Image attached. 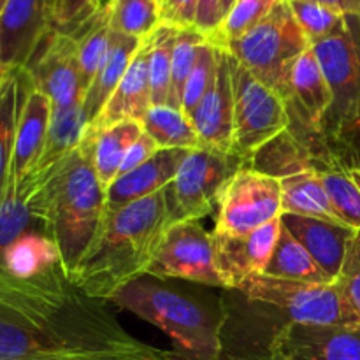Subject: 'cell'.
<instances>
[{
	"label": "cell",
	"instance_id": "f6af8a7d",
	"mask_svg": "<svg viewBox=\"0 0 360 360\" xmlns=\"http://www.w3.org/2000/svg\"><path fill=\"white\" fill-rule=\"evenodd\" d=\"M348 174H350V178L354 179L355 185H357L359 188H360V167H352V169H348Z\"/></svg>",
	"mask_w": 360,
	"mask_h": 360
},
{
	"label": "cell",
	"instance_id": "60d3db41",
	"mask_svg": "<svg viewBox=\"0 0 360 360\" xmlns=\"http://www.w3.org/2000/svg\"><path fill=\"white\" fill-rule=\"evenodd\" d=\"M326 141L343 167H360V118L343 123Z\"/></svg>",
	"mask_w": 360,
	"mask_h": 360
},
{
	"label": "cell",
	"instance_id": "ffe728a7",
	"mask_svg": "<svg viewBox=\"0 0 360 360\" xmlns=\"http://www.w3.org/2000/svg\"><path fill=\"white\" fill-rule=\"evenodd\" d=\"M190 150H158L153 158L141 167L118 176L105 190V211H115L123 206L162 192L172 183Z\"/></svg>",
	"mask_w": 360,
	"mask_h": 360
},
{
	"label": "cell",
	"instance_id": "6da1fadb",
	"mask_svg": "<svg viewBox=\"0 0 360 360\" xmlns=\"http://www.w3.org/2000/svg\"><path fill=\"white\" fill-rule=\"evenodd\" d=\"M95 134L53 165L39 181L20 190L35 221L56 243L63 274L69 276L90 248L105 213V190L94 169Z\"/></svg>",
	"mask_w": 360,
	"mask_h": 360
},
{
	"label": "cell",
	"instance_id": "2e32d148",
	"mask_svg": "<svg viewBox=\"0 0 360 360\" xmlns=\"http://www.w3.org/2000/svg\"><path fill=\"white\" fill-rule=\"evenodd\" d=\"M14 74L20 88V108H18L16 132H14L13 158L7 174L16 179L20 188L21 181L32 171L44 146L49 120H51V102L30 83L25 70H18Z\"/></svg>",
	"mask_w": 360,
	"mask_h": 360
},
{
	"label": "cell",
	"instance_id": "603a6c76",
	"mask_svg": "<svg viewBox=\"0 0 360 360\" xmlns=\"http://www.w3.org/2000/svg\"><path fill=\"white\" fill-rule=\"evenodd\" d=\"M86 130L88 120L81 109V102L65 105V108H51V120H49L44 146H42L35 165L28 172L27 178L21 181L18 190H23L25 186L39 181L53 165H56L67 155L72 153L83 143Z\"/></svg>",
	"mask_w": 360,
	"mask_h": 360
},
{
	"label": "cell",
	"instance_id": "bcb514c9",
	"mask_svg": "<svg viewBox=\"0 0 360 360\" xmlns=\"http://www.w3.org/2000/svg\"><path fill=\"white\" fill-rule=\"evenodd\" d=\"M9 76H11V74L7 72L6 69H4L2 62H0V90H2V86H4V84H6V81L9 79Z\"/></svg>",
	"mask_w": 360,
	"mask_h": 360
},
{
	"label": "cell",
	"instance_id": "44dd1931",
	"mask_svg": "<svg viewBox=\"0 0 360 360\" xmlns=\"http://www.w3.org/2000/svg\"><path fill=\"white\" fill-rule=\"evenodd\" d=\"M281 224L308 250L320 269L333 281L336 280L343 266L348 241L357 229L290 213L281 214Z\"/></svg>",
	"mask_w": 360,
	"mask_h": 360
},
{
	"label": "cell",
	"instance_id": "d6a6232c",
	"mask_svg": "<svg viewBox=\"0 0 360 360\" xmlns=\"http://www.w3.org/2000/svg\"><path fill=\"white\" fill-rule=\"evenodd\" d=\"M327 190L334 213L345 225L360 229V188L348 174V169L340 162L326 165L319 171Z\"/></svg>",
	"mask_w": 360,
	"mask_h": 360
},
{
	"label": "cell",
	"instance_id": "74e56055",
	"mask_svg": "<svg viewBox=\"0 0 360 360\" xmlns=\"http://www.w3.org/2000/svg\"><path fill=\"white\" fill-rule=\"evenodd\" d=\"M18 108H20V88L16 74H11L6 81L0 97V186L9 172L13 158L14 132H16Z\"/></svg>",
	"mask_w": 360,
	"mask_h": 360
},
{
	"label": "cell",
	"instance_id": "836d02e7",
	"mask_svg": "<svg viewBox=\"0 0 360 360\" xmlns=\"http://www.w3.org/2000/svg\"><path fill=\"white\" fill-rule=\"evenodd\" d=\"M278 2L280 0H236L225 13L220 27L207 41L218 48H225L257 27Z\"/></svg>",
	"mask_w": 360,
	"mask_h": 360
},
{
	"label": "cell",
	"instance_id": "f35d334b",
	"mask_svg": "<svg viewBox=\"0 0 360 360\" xmlns=\"http://www.w3.org/2000/svg\"><path fill=\"white\" fill-rule=\"evenodd\" d=\"M51 30L74 34L108 0H46Z\"/></svg>",
	"mask_w": 360,
	"mask_h": 360
},
{
	"label": "cell",
	"instance_id": "52a82bcc",
	"mask_svg": "<svg viewBox=\"0 0 360 360\" xmlns=\"http://www.w3.org/2000/svg\"><path fill=\"white\" fill-rule=\"evenodd\" d=\"M241 292L250 301L274 306L294 323L360 327L336 283H306L259 274L243 285Z\"/></svg>",
	"mask_w": 360,
	"mask_h": 360
},
{
	"label": "cell",
	"instance_id": "b9f144b4",
	"mask_svg": "<svg viewBox=\"0 0 360 360\" xmlns=\"http://www.w3.org/2000/svg\"><path fill=\"white\" fill-rule=\"evenodd\" d=\"M158 150H160V148L157 146V143H155V141L151 139L146 132H143L139 136V139H137L136 143L130 146V150L127 151L125 158H123V162H122V167H120L118 176L127 174V172L134 171V169H137V167H141L143 164H146L150 158H153L155 155H157Z\"/></svg>",
	"mask_w": 360,
	"mask_h": 360
},
{
	"label": "cell",
	"instance_id": "8d00e7d4",
	"mask_svg": "<svg viewBox=\"0 0 360 360\" xmlns=\"http://www.w3.org/2000/svg\"><path fill=\"white\" fill-rule=\"evenodd\" d=\"M218 72V46L213 42L206 41L200 44L199 51H197L195 65H193L192 72H190L188 81H186L185 94H183V105L181 111L186 116H192L197 105L204 98L211 86L214 83V77Z\"/></svg>",
	"mask_w": 360,
	"mask_h": 360
},
{
	"label": "cell",
	"instance_id": "681fc988",
	"mask_svg": "<svg viewBox=\"0 0 360 360\" xmlns=\"http://www.w3.org/2000/svg\"><path fill=\"white\" fill-rule=\"evenodd\" d=\"M2 90H4V86H2ZM2 90H0V97H2Z\"/></svg>",
	"mask_w": 360,
	"mask_h": 360
},
{
	"label": "cell",
	"instance_id": "4316f807",
	"mask_svg": "<svg viewBox=\"0 0 360 360\" xmlns=\"http://www.w3.org/2000/svg\"><path fill=\"white\" fill-rule=\"evenodd\" d=\"M143 123L127 120L95 134L94 169L102 188L108 190L118 178L127 151L143 134Z\"/></svg>",
	"mask_w": 360,
	"mask_h": 360
},
{
	"label": "cell",
	"instance_id": "30bf717a",
	"mask_svg": "<svg viewBox=\"0 0 360 360\" xmlns=\"http://www.w3.org/2000/svg\"><path fill=\"white\" fill-rule=\"evenodd\" d=\"M148 276L179 278L210 287H224L214 264L213 232H207L199 220L169 225Z\"/></svg>",
	"mask_w": 360,
	"mask_h": 360
},
{
	"label": "cell",
	"instance_id": "5b68a950",
	"mask_svg": "<svg viewBox=\"0 0 360 360\" xmlns=\"http://www.w3.org/2000/svg\"><path fill=\"white\" fill-rule=\"evenodd\" d=\"M229 58L234 91V153L250 162L260 148L290 129V109L283 95L260 83L231 53Z\"/></svg>",
	"mask_w": 360,
	"mask_h": 360
},
{
	"label": "cell",
	"instance_id": "e0dca14e",
	"mask_svg": "<svg viewBox=\"0 0 360 360\" xmlns=\"http://www.w3.org/2000/svg\"><path fill=\"white\" fill-rule=\"evenodd\" d=\"M202 146L234 153V91L231 58L218 48V72L213 86L190 116Z\"/></svg>",
	"mask_w": 360,
	"mask_h": 360
},
{
	"label": "cell",
	"instance_id": "ab89813d",
	"mask_svg": "<svg viewBox=\"0 0 360 360\" xmlns=\"http://www.w3.org/2000/svg\"><path fill=\"white\" fill-rule=\"evenodd\" d=\"M345 302L360 322V229L354 232L347 246L343 266L334 280Z\"/></svg>",
	"mask_w": 360,
	"mask_h": 360
},
{
	"label": "cell",
	"instance_id": "484cf974",
	"mask_svg": "<svg viewBox=\"0 0 360 360\" xmlns=\"http://www.w3.org/2000/svg\"><path fill=\"white\" fill-rule=\"evenodd\" d=\"M280 185L283 213L345 225L338 218V214L334 213L333 204H330L326 186L320 179L319 171L309 169V171L285 176V178L280 179Z\"/></svg>",
	"mask_w": 360,
	"mask_h": 360
},
{
	"label": "cell",
	"instance_id": "8992f818",
	"mask_svg": "<svg viewBox=\"0 0 360 360\" xmlns=\"http://www.w3.org/2000/svg\"><path fill=\"white\" fill-rule=\"evenodd\" d=\"M245 165L248 162L238 153L207 146L190 150L176 178L164 188L169 224L200 220L213 213L224 183Z\"/></svg>",
	"mask_w": 360,
	"mask_h": 360
},
{
	"label": "cell",
	"instance_id": "f546056e",
	"mask_svg": "<svg viewBox=\"0 0 360 360\" xmlns=\"http://www.w3.org/2000/svg\"><path fill=\"white\" fill-rule=\"evenodd\" d=\"M141 123L160 150H197L202 146L190 116L171 105H151Z\"/></svg>",
	"mask_w": 360,
	"mask_h": 360
},
{
	"label": "cell",
	"instance_id": "83f0119b",
	"mask_svg": "<svg viewBox=\"0 0 360 360\" xmlns=\"http://www.w3.org/2000/svg\"><path fill=\"white\" fill-rule=\"evenodd\" d=\"M266 276L280 278L288 281H306V283H334L315 262L308 250L281 225L276 246L273 250Z\"/></svg>",
	"mask_w": 360,
	"mask_h": 360
},
{
	"label": "cell",
	"instance_id": "7402d4cb",
	"mask_svg": "<svg viewBox=\"0 0 360 360\" xmlns=\"http://www.w3.org/2000/svg\"><path fill=\"white\" fill-rule=\"evenodd\" d=\"M179 352H167L150 347L136 340L120 327L112 326L98 336L63 348V350L42 354L27 360H181Z\"/></svg>",
	"mask_w": 360,
	"mask_h": 360
},
{
	"label": "cell",
	"instance_id": "7a4b0ae2",
	"mask_svg": "<svg viewBox=\"0 0 360 360\" xmlns=\"http://www.w3.org/2000/svg\"><path fill=\"white\" fill-rule=\"evenodd\" d=\"M165 193L105 211L97 236L69 276L88 299H109L148 274L169 227Z\"/></svg>",
	"mask_w": 360,
	"mask_h": 360
},
{
	"label": "cell",
	"instance_id": "7dc6e473",
	"mask_svg": "<svg viewBox=\"0 0 360 360\" xmlns=\"http://www.w3.org/2000/svg\"><path fill=\"white\" fill-rule=\"evenodd\" d=\"M234 2L236 0H221V11H224V16H225V13L229 11V7H231ZM221 20H224V18H221Z\"/></svg>",
	"mask_w": 360,
	"mask_h": 360
},
{
	"label": "cell",
	"instance_id": "8fae6325",
	"mask_svg": "<svg viewBox=\"0 0 360 360\" xmlns=\"http://www.w3.org/2000/svg\"><path fill=\"white\" fill-rule=\"evenodd\" d=\"M109 322L84 320L55 326L49 319L0 315V360H27L84 343L111 329Z\"/></svg>",
	"mask_w": 360,
	"mask_h": 360
},
{
	"label": "cell",
	"instance_id": "c3c4849f",
	"mask_svg": "<svg viewBox=\"0 0 360 360\" xmlns=\"http://www.w3.org/2000/svg\"><path fill=\"white\" fill-rule=\"evenodd\" d=\"M6 2H7V0H0V11H2V7L6 6Z\"/></svg>",
	"mask_w": 360,
	"mask_h": 360
},
{
	"label": "cell",
	"instance_id": "d4e9b609",
	"mask_svg": "<svg viewBox=\"0 0 360 360\" xmlns=\"http://www.w3.org/2000/svg\"><path fill=\"white\" fill-rule=\"evenodd\" d=\"M0 266L9 276L28 281L46 276L55 267L62 269V259L58 246L48 234L28 231L4 250Z\"/></svg>",
	"mask_w": 360,
	"mask_h": 360
},
{
	"label": "cell",
	"instance_id": "7bdbcfd3",
	"mask_svg": "<svg viewBox=\"0 0 360 360\" xmlns=\"http://www.w3.org/2000/svg\"><path fill=\"white\" fill-rule=\"evenodd\" d=\"M224 11H221V0H199L197 7V21L195 28L207 39L217 32L220 27Z\"/></svg>",
	"mask_w": 360,
	"mask_h": 360
},
{
	"label": "cell",
	"instance_id": "5bb4252c",
	"mask_svg": "<svg viewBox=\"0 0 360 360\" xmlns=\"http://www.w3.org/2000/svg\"><path fill=\"white\" fill-rule=\"evenodd\" d=\"M281 217L246 236L213 232L214 264L225 288H238L264 274L281 231Z\"/></svg>",
	"mask_w": 360,
	"mask_h": 360
},
{
	"label": "cell",
	"instance_id": "ac0fdd59",
	"mask_svg": "<svg viewBox=\"0 0 360 360\" xmlns=\"http://www.w3.org/2000/svg\"><path fill=\"white\" fill-rule=\"evenodd\" d=\"M288 108L294 105L295 118L308 134H322L323 120L333 105V91L322 72L313 48L302 53L290 69Z\"/></svg>",
	"mask_w": 360,
	"mask_h": 360
},
{
	"label": "cell",
	"instance_id": "9c48e42d",
	"mask_svg": "<svg viewBox=\"0 0 360 360\" xmlns=\"http://www.w3.org/2000/svg\"><path fill=\"white\" fill-rule=\"evenodd\" d=\"M283 214L280 179L245 165L221 186L217 200V234L246 236Z\"/></svg>",
	"mask_w": 360,
	"mask_h": 360
},
{
	"label": "cell",
	"instance_id": "cb8c5ba5",
	"mask_svg": "<svg viewBox=\"0 0 360 360\" xmlns=\"http://www.w3.org/2000/svg\"><path fill=\"white\" fill-rule=\"evenodd\" d=\"M143 41L144 39L112 32L108 56H105L97 76L94 77L91 84L84 91L83 98H81V109L86 116L88 125L95 122V118L101 115L111 95L115 94L120 81L123 79L127 69L132 63L134 56L139 51Z\"/></svg>",
	"mask_w": 360,
	"mask_h": 360
},
{
	"label": "cell",
	"instance_id": "e575fe53",
	"mask_svg": "<svg viewBox=\"0 0 360 360\" xmlns=\"http://www.w3.org/2000/svg\"><path fill=\"white\" fill-rule=\"evenodd\" d=\"M207 37L200 34L197 28H183L178 32L172 51V72H171V90H169V105L181 111L183 94H185L186 81L197 60V51L200 44L206 42Z\"/></svg>",
	"mask_w": 360,
	"mask_h": 360
},
{
	"label": "cell",
	"instance_id": "f1b7e54d",
	"mask_svg": "<svg viewBox=\"0 0 360 360\" xmlns=\"http://www.w3.org/2000/svg\"><path fill=\"white\" fill-rule=\"evenodd\" d=\"M72 35L77 46V60H79V76L83 95L90 86L94 77L101 70L109 44H111V18H109L108 4L101 7L90 20L84 21Z\"/></svg>",
	"mask_w": 360,
	"mask_h": 360
},
{
	"label": "cell",
	"instance_id": "4dcf8cb0",
	"mask_svg": "<svg viewBox=\"0 0 360 360\" xmlns=\"http://www.w3.org/2000/svg\"><path fill=\"white\" fill-rule=\"evenodd\" d=\"M179 28L162 23L151 34L150 60H148V76H150L151 104L169 105V90H171L172 51L178 37Z\"/></svg>",
	"mask_w": 360,
	"mask_h": 360
},
{
	"label": "cell",
	"instance_id": "3957f363",
	"mask_svg": "<svg viewBox=\"0 0 360 360\" xmlns=\"http://www.w3.org/2000/svg\"><path fill=\"white\" fill-rule=\"evenodd\" d=\"M167 334L192 360H224L221 323L197 302L150 281H134L111 299Z\"/></svg>",
	"mask_w": 360,
	"mask_h": 360
},
{
	"label": "cell",
	"instance_id": "1f68e13d",
	"mask_svg": "<svg viewBox=\"0 0 360 360\" xmlns=\"http://www.w3.org/2000/svg\"><path fill=\"white\" fill-rule=\"evenodd\" d=\"M112 32L146 39L162 25L160 0H108Z\"/></svg>",
	"mask_w": 360,
	"mask_h": 360
},
{
	"label": "cell",
	"instance_id": "277c9868",
	"mask_svg": "<svg viewBox=\"0 0 360 360\" xmlns=\"http://www.w3.org/2000/svg\"><path fill=\"white\" fill-rule=\"evenodd\" d=\"M309 48L311 44L288 2L280 0L257 27L221 49L231 53L260 83L288 98L292 65Z\"/></svg>",
	"mask_w": 360,
	"mask_h": 360
},
{
	"label": "cell",
	"instance_id": "d6986e66",
	"mask_svg": "<svg viewBox=\"0 0 360 360\" xmlns=\"http://www.w3.org/2000/svg\"><path fill=\"white\" fill-rule=\"evenodd\" d=\"M151 49V35L146 37L141 44L139 51L134 56L132 63L127 69L125 76L120 81L118 88L101 115L95 118L88 130L91 132H101L109 129L120 122L134 120V122H143L146 112L150 111L151 104V90H150V76H148V60H150Z\"/></svg>",
	"mask_w": 360,
	"mask_h": 360
},
{
	"label": "cell",
	"instance_id": "4fadbf2b",
	"mask_svg": "<svg viewBox=\"0 0 360 360\" xmlns=\"http://www.w3.org/2000/svg\"><path fill=\"white\" fill-rule=\"evenodd\" d=\"M30 83L51 102V108L79 104L83 86L76 39L49 30L25 69Z\"/></svg>",
	"mask_w": 360,
	"mask_h": 360
},
{
	"label": "cell",
	"instance_id": "7c38bea8",
	"mask_svg": "<svg viewBox=\"0 0 360 360\" xmlns=\"http://www.w3.org/2000/svg\"><path fill=\"white\" fill-rule=\"evenodd\" d=\"M264 360H360V327L287 322L269 341Z\"/></svg>",
	"mask_w": 360,
	"mask_h": 360
},
{
	"label": "cell",
	"instance_id": "d590c367",
	"mask_svg": "<svg viewBox=\"0 0 360 360\" xmlns=\"http://www.w3.org/2000/svg\"><path fill=\"white\" fill-rule=\"evenodd\" d=\"M287 2L311 46L338 34L347 23V16L343 13L323 4L313 0H287Z\"/></svg>",
	"mask_w": 360,
	"mask_h": 360
},
{
	"label": "cell",
	"instance_id": "ba28073f",
	"mask_svg": "<svg viewBox=\"0 0 360 360\" xmlns=\"http://www.w3.org/2000/svg\"><path fill=\"white\" fill-rule=\"evenodd\" d=\"M311 48L333 91L322 125V136L329 139L343 123L360 118V16H347L338 34Z\"/></svg>",
	"mask_w": 360,
	"mask_h": 360
},
{
	"label": "cell",
	"instance_id": "ee69618b",
	"mask_svg": "<svg viewBox=\"0 0 360 360\" xmlns=\"http://www.w3.org/2000/svg\"><path fill=\"white\" fill-rule=\"evenodd\" d=\"M340 11L345 16H360V0H313Z\"/></svg>",
	"mask_w": 360,
	"mask_h": 360
},
{
	"label": "cell",
	"instance_id": "9a60e30c",
	"mask_svg": "<svg viewBox=\"0 0 360 360\" xmlns=\"http://www.w3.org/2000/svg\"><path fill=\"white\" fill-rule=\"evenodd\" d=\"M51 30L46 0H7L0 11V62L9 74L25 70Z\"/></svg>",
	"mask_w": 360,
	"mask_h": 360
}]
</instances>
